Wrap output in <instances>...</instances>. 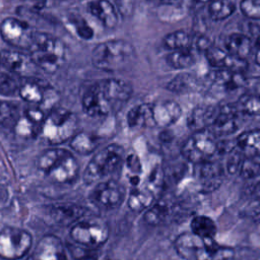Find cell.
Instances as JSON below:
<instances>
[{
	"mask_svg": "<svg viewBox=\"0 0 260 260\" xmlns=\"http://www.w3.org/2000/svg\"><path fill=\"white\" fill-rule=\"evenodd\" d=\"M243 156L244 155L239 149H233L232 151H230L229 157L226 159V171L229 172V174L234 175L240 171L241 165L244 159Z\"/></svg>",
	"mask_w": 260,
	"mask_h": 260,
	"instance_id": "obj_44",
	"label": "cell"
},
{
	"mask_svg": "<svg viewBox=\"0 0 260 260\" xmlns=\"http://www.w3.org/2000/svg\"><path fill=\"white\" fill-rule=\"evenodd\" d=\"M23 116L30 121L34 125L41 129V126L45 120V113L41 107H29L24 111Z\"/></svg>",
	"mask_w": 260,
	"mask_h": 260,
	"instance_id": "obj_45",
	"label": "cell"
},
{
	"mask_svg": "<svg viewBox=\"0 0 260 260\" xmlns=\"http://www.w3.org/2000/svg\"><path fill=\"white\" fill-rule=\"evenodd\" d=\"M32 260H68V258L61 239L55 235H46L37 244Z\"/></svg>",
	"mask_w": 260,
	"mask_h": 260,
	"instance_id": "obj_13",
	"label": "cell"
},
{
	"mask_svg": "<svg viewBox=\"0 0 260 260\" xmlns=\"http://www.w3.org/2000/svg\"><path fill=\"white\" fill-rule=\"evenodd\" d=\"M235 105L226 104L217 109L216 116L211 124V132L214 135H229L239 129L238 114Z\"/></svg>",
	"mask_w": 260,
	"mask_h": 260,
	"instance_id": "obj_16",
	"label": "cell"
},
{
	"mask_svg": "<svg viewBox=\"0 0 260 260\" xmlns=\"http://www.w3.org/2000/svg\"><path fill=\"white\" fill-rule=\"evenodd\" d=\"M173 210L174 204L171 201L161 198L145 210L143 218L148 225H159L167 221V219L173 213Z\"/></svg>",
	"mask_w": 260,
	"mask_h": 260,
	"instance_id": "obj_23",
	"label": "cell"
},
{
	"mask_svg": "<svg viewBox=\"0 0 260 260\" xmlns=\"http://www.w3.org/2000/svg\"><path fill=\"white\" fill-rule=\"evenodd\" d=\"M132 86L122 79H102L83 93L82 108L90 117L107 116L120 108L132 94Z\"/></svg>",
	"mask_w": 260,
	"mask_h": 260,
	"instance_id": "obj_1",
	"label": "cell"
},
{
	"mask_svg": "<svg viewBox=\"0 0 260 260\" xmlns=\"http://www.w3.org/2000/svg\"><path fill=\"white\" fill-rule=\"evenodd\" d=\"M31 246L32 237L23 229L5 226L0 231V258L3 260H19Z\"/></svg>",
	"mask_w": 260,
	"mask_h": 260,
	"instance_id": "obj_7",
	"label": "cell"
},
{
	"mask_svg": "<svg viewBox=\"0 0 260 260\" xmlns=\"http://www.w3.org/2000/svg\"><path fill=\"white\" fill-rule=\"evenodd\" d=\"M191 233L201 238H213L216 234L215 222L206 215H196L190 222Z\"/></svg>",
	"mask_w": 260,
	"mask_h": 260,
	"instance_id": "obj_32",
	"label": "cell"
},
{
	"mask_svg": "<svg viewBox=\"0 0 260 260\" xmlns=\"http://www.w3.org/2000/svg\"><path fill=\"white\" fill-rule=\"evenodd\" d=\"M196 2H199V3H209L210 2V0H195Z\"/></svg>",
	"mask_w": 260,
	"mask_h": 260,
	"instance_id": "obj_51",
	"label": "cell"
},
{
	"mask_svg": "<svg viewBox=\"0 0 260 260\" xmlns=\"http://www.w3.org/2000/svg\"><path fill=\"white\" fill-rule=\"evenodd\" d=\"M235 107L240 113L249 116L260 115V95L253 93H245L237 101Z\"/></svg>",
	"mask_w": 260,
	"mask_h": 260,
	"instance_id": "obj_35",
	"label": "cell"
},
{
	"mask_svg": "<svg viewBox=\"0 0 260 260\" xmlns=\"http://www.w3.org/2000/svg\"><path fill=\"white\" fill-rule=\"evenodd\" d=\"M0 61L5 69L16 75L30 76L36 72V68H38L29 56L13 50L0 52Z\"/></svg>",
	"mask_w": 260,
	"mask_h": 260,
	"instance_id": "obj_15",
	"label": "cell"
},
{
	"mask_svg": "<svg viewBox=\"0 0 260 260\" xmlns=\"http://www.w3.org/2000/svg\"><path fill=\"white\" fill-rule=\"evenodd\" d=\"M36 1H37V0H36ZM39 1H41V0H39Z\"/></svg>",
	"mask_w": 260,
	"mask_h": 260,
	"instance_id": "obj_54",
	"label": "cell"
},
{
	"mask_svg": "<svg viewBox=\"0 0 260 260\" xmlns=\"http://www.w3.org/2000/svg\"><path fill=\"white\" fill-rule=\"evenodd\" d=\"M125 189L116 180L102 181L95 185L89 194L90 201L102 209H116L125 200Z\"/></svg>",
	"mask_w": 260,
	"mask_h": 260,
	"instance_id": "obj_10",
	"label": "cell"
},
{
	"mask_svg": "<svg viewBox=\"0 0 260 260\" xmlns=\"http://www.w3.org/2000/svg\"><path fill=\"white\" fill-rule=\"evenodd\" d=\"M100 138L87 132L75 134L70 140V147L77 153L87 155L93 152L100 145Z\"/></svg>",
	"mask_w": 260,
	"mask_h": 260,
	"instance_id": "obj_28",
	"label": "cell"
},
{
	"mask_svg": "<svg viewBox=\"0 0 260 260\" xmlns=\"http://www.w3.org/2000/svg\"><path fill=\"white\" fill-rule=\"evenodd\" d=\"M178 255L185 260H232L234 250L219 245L213 238L183 233L174 242Z\"/></svg>",
	"mask_w": 260,
	"mask_h": 260,
	"instance_id": "obj_2",
	"label": "cell"
},
{
	"mask_svg": "<svg viewBox=\"0 0 260 260\" xmlns=\"http://www.w3.org/2000/svg\"><path fill=\"white\" fill-rule=\"evenodd\" d=\"M51 215L53 219L62 225H69L79 219L85 214L86 209L74 203H57L51 206Z\"/></svg>",
	"mask_w": 260,
	"mask_h": 260,
	"instance_id": "obj_19",
	"label": "cell"
},
{
	"mask_svg": "<svg viewBox=\"0 0 260 260\" xmlns=\"http://www.w3.org/2000/svg\"><path fill=\"white\" fill-rule=\"evenodd\" d=\"M126 167L131 175H140L142 172V166L139 157L134 153H131L126 157Z\"/></svg>",
	"mask_w": 260,
	"mask_h": 260,
	"instance_id": "obj_46",
	"label": "cell"
},
{
	"mask_svg": "<svg viewBox=\"0 0 260 260\" xmlns=\"http://www.w3.org/2000/svg\"><path fill=\"white\" fill-rule=\"evenodd\" d=\"M77 128L76 116L62 108L52 109L45 118L39 135L48 144L58 145L75 135Z\"/></svg>",
	"mask_w": 260,
	"mask_h": 260,
	"instance_id": "obj_4",
	"label": "cell"
},
{
	"mask_svg": "<svg viewBox=\"0 0 260 260\" xmlns=\"http://www.w3.org/2000/svg\"><path fill=\"white\" fill-rule=\"evenodd\" d=\"M124 158V148L119 144H109L96 152L87 164L83 172V181L86 185H91L112 174L122 165Z\"/></svg>",
	"mask_w": 260,
	"mask_h": 260,
	"instance_id": "obj_6",
	"label": "cell"
},
{
	"mask_svg": "<svg viewBox=\"0 0 260 260\" xmlns=\"http://www.w3.org/2000/svg\"><path fill=\"white\" fill-rule=\"evenodd\" d=\"M205 57L208 63L217 69H225L233 72L242 73L248 67L246 60L237 58L222 49L214 46H210L205 51Z\"/></svg>",
	"mask_w": 260,
	"mask_h": 260,
	"instance_id": "obj_14",
	"label": "cell"
},
{
	"mask_svg": "<svg viewBox=\"0 0 260 260\" xmlns=\"http://www.w3.org/2000/svg\"><path fill=\"white\" fill-rule=\"evenodd\" d=\"M30 59L35 65L48 73H54L65 61V47L58 39L46 32L35 31L29 49Z\"/></svg>",
	"mask_w": 260,
	"mask_h": 260,
	"instance_id": "obj_3",
	"label": "cell"
},
{
	"mask_svg": "<svg viewBox=\"0 0 260 260\" xmlns=\"http://www.w3.org/2000/svg\"><path fill=\"white\" fill-rule=\"evenodd\" d=\"M244 86L248 89L249 93L260 95V76L246 78Z\"/></svg>",
	"mask_w": 260,
	"mask_h": 260,
	"instance_id": "obj_47",
	"label": "cell"
},
{
	"mask_svg": "<svg viewBox=\"0 0 260 260\" xmlns=\"http://www.w3.org/2000/svg\"><path fill=\"white\" fill-rule=\"evenodd\" d=\"M165 178H166V175L161 166L155 165L151 169L149 175L147 176L144 187L147 190H149L155 197L162 190V187L165 185Z\"/></svg>",
	"mask_w": 260,
	"mask_h": 260,
	"instance_id": "obj_39",
	"label": "cell"
},
{
	"mask_svg": "<svg viewBox=\"0 0 260 260\" xmlns=\"http://www.w3.org/2000/svg\"><path fill=\"white\" fill-rule=\"evenodd\" d=\"M88 12L98 18L105 27L114 28L118 23L115 6L109 0H92L87 4Z\"/></svg>",
	"mask_w": 260,
	"mask_h": 260,
	"instance_id": "obj_20",
	"label": "cell"
},
{
	"mask_svg": "<svg viewBox=\"0 0 260 260\" xmlns=\"http://www.w3.org/2000/svg\"><path fill=\"white\" fill-rule=\"evenodd\" d=\"M192 37L189 32L183 29L172 31L165 36L164 38V46L172 51L191 48L192 46Z\"/></svg>",
	"mask_w": 260,
	"mask_h": 260,
	"instance_id": "obj_34",
	"label": "cell"
},
{
	"mask_svg": "<svg viewBox=\"0 0 260 260\" xmlns=\"http://www.w3.org/2000/svg\"><path fill=\"white\" fill-rule=\"evenodd\" d=\"M71 23L74 25L77 35L83 40H90L93 36L92 28L87 24V22L80 16L73 15L70 17Z\"/></svg>",
	"mask_w": 260,
	"mask_h": 260,
	"instance_id": "obj_42",
	"label": "cell"
},
{
	"mask_svg": "<svg viewBox=\"0 0 260 260\" xmlns=\"http://www.w3.org/2000/svg\"><path fill=\"white\" fill-rule=\"evenodd\" d=\"M240 9L242 13L249 18H260V0H242Z\"/></svg>",
	"mask_w": 260,
	"mask_h": 260,
	"instance_id": "obj_43",
	"label": "cell"
},
{
	"mask_svg": "<svg viewBox=\"0 0 260 260\" xmlns=\"http://www.w3.org/2000/svg\"><path fill=\"white\" fill-rule=\"evenodd\" d=\"M258 188H257V191L259 192V194H260V182H259V184H258V186H257Z\"/></svg>",
	"mask_w": 260,
	"mask_h": 260,
	"instance_id": "obj_52",
	"label": "cell"
},
{
	"mask_svg": "<svg viewBox=\"0 0 260 260\" xmlns=\"http://www.w3.org/2000/svg\"><path fill=\"white\" fill-rule=\"evenodd\" d=\"M72 254V257H73V260H98L96 256L89 253V251L87 250H83L81 249V253H77L75 252L74 254Z\"/></svg>",
	"mask_w": 260,
	"mask_h": 260,
	"instance_id": "obj_48",
	"label": "cell"
},
{
	"mask_svg": "<svg viewBox=\"0 0 260 260\" xmlns=\"http://www.w3.org/2000/svg\"><path fill=\"white\" fill-rule=\"evenodd\" d=\"M0 65H1V61H0Z\"/></svg>",
	"mask_w": 260,
	"mask_h": 260,
	"instance_id": "obj_53",
	"label": "cell"
},
{
	"mask_svg": "<svg viewBox=\"0 0 260 260\" xmlns=\"http://www.w3.org/2000/svg\"><path fill=\"white\" fill-rule=\"evenodd\" d=\"M197 86L198 82L196 77L193 74L184 72L174 76V78L167 83L166 88L178 94H183L195 90Z\"/></svg>",
	"mask_w": 260,
	"mask_h": 260,
	"instance_id": "obj_30",
	"label": "cell"
},
{
	"mask_svg": "<svg viewBox=\"0 0 260 260\" xmlns=\"http://www.w3.org/2000/svg\"><path fill=\"white\" fill-rule=\"evenodd\" d=\"M182 116L181 106L173 100H167L151 105L152 122L159 127L175 124Z\"/></svg>",
	"mask_w": 260,
	"mask_h": 260,
	"instance_id": "obj_17",
	"label": "cell"
},
{
	"mask_svg": "<svg viewBox=\"0 0 260 260\" xmlns=\"http://www.w3.org/2000/svg\"><path fill=\"white\" fill-rule=\"evenodd\" d=\"M208 77L214 84L228 90H234L240 86H244L246 80L242 73L225 69H215L209 73Z\"/></svg>",
	"mask_w": 260,
	"mask_h": 260,
	"instance_id": "obj_24",
	"label": "cell"
},
{
	"mask_svg": "<svg viewBox=\"0 0 260 260\" xmlns=\"http://www.w3.org/2000/svg\"><path fill=\"white\" fill-rule=\"evenodd\" d=\"M225 48L231 55L246 60L252 50L251 39L241 32L231 34L225 39Z\"/></svg>",
	"mask_w": 260,
	"mask_h": 260,
	"instance_id": "obj_25",
	"label": "cell"
},
{
	"mask_svg": "<svg viewBox=\"0 0 260 260\" xmlns=\"http://www.w3.org/2000/svg\"><path fill=\"white\" fill-rule=\"evenodd\" d=\"M18 136L23 138H32L40 133V128L28 121L24 116H21L16 126L13 129Z\"/></svg>",
	"mask_w": 260,
	"mask_h": 260,
	"instance_id": "obj_40",
	"label": "cell"
},
{
	"mask_svg": "<svg viewBox=\"0 0 260 260\" xmlns=\"http://www.w3.org/2000/svg\"><path fill=\"white\" fill-rule=\"evenodd\" d=\"M79 173V165L73 154L68 151L46 173L47 177L57 184H69L76 180Z\"/></svg>",
	"mask_w": 260,
	"mask_h": 260,
	"instance_id": "obj_12",
	"label": "cell"
},
{
	"mask_svg": "<svg viewBox=\"0 0 260 260\" xmlns=\"http://www.w3.org/2000/svg\"><path fill=\"white\" fill-rule=\"evenodd\" d=\"M0 35L7 44L18 49L29 50L32 45L35 31L25 22L8 17L0 24Z\"/></svg>",
	"mask_w": 260,
	"mask_h": 260,
	"instance_id": "obj_11",
	"label": "cell"
},
{
	"mask_svg": "<svg viewBox=\"0 0 260 260\" xmlns=\"http://www.w3.org/2000/svg\"><path fill=\"white\" fill-rule=\"evenodd\" d=\"M47 86L48 84H44L41 80L27 79L26 81L20 84L18 92L21 99L25 102L41 105Z\"/></svg>",
	"mask_w": 260,
	"mask_h": 260,
	"instance_id": "obj_27",
	"label": "cell"
},
{
	"mask_svg": "<svg viewBox=\"0 0 260 260\" xmlns=\"http://www.w3.org/2000/svg\"><path fill=\"white\" fill-rule=\"evenodd\" d=\"M236 147L245 157L260 156V130L253 129L241 133L236 138Z\"/></svg>",
	"mask_w": 260,
	"mask_h": 260,
	"instance_id": "obj_21",
	"label": "cell"
},
{
	"mask_svg": "<svg viewBox=\"0 0 260 260\" xmlns=\"http://www.w3.org/2000/svg\"><path fill=\"white\" fill-rule=\"evenodd\" d=\"M217 151L215 135L207 129L194 132L183 144L181 153L188 161L199 165L208 161Z\"/></svg>",
	"mask_w": 260,
	"mask_h": 260,
	"instance_id": "obj_8",
	"label": "cell"
},
{
	"mask_svg": "<svg viewBox=\"0 0 260 260\" xmlns=\"http://www.w3.org/2000/svg\"><path fill=\"white\" fill-rule=\"evenodd\" d=\"M20 81L18 75L12 73L7 69H0V93L11 95L19 90Z\"/></svg>",
	"mask_w": 260,
	"mask_h": 260,
	"instance_id": "obj_38",
	"label": "cell"
},
{
	"mask_svg": "<svg viewBox=\"0 0 260 260\" xmlns=\"http://www.w3.org/2000/svg\"><path fill=\"white\" fill-rule=\"evenodd\" d=\"M67 152L68 150L63 148H50L43 151L37 159L38 169L46 174L54 166V164Z\"/></svg>",
	"mask_w": 260,
	"mask_h": 260,
	"instance_id": "obj_37",
	"label": "cell"
},
{
	"mask_svg": "<svg viewBox=\"0 0 260 260\" xmlns=\"http://www.w3.org/2000/svg\"><path fill=\"white\" fill-rule=\"evenodd\" d=\"M216 113L217 109L210 106L196 107L189 114L187 125L193 132L206 129L208 126H211Z\"/></svg>",
	"mask_w": 260,
	"mask_h": 260,
	"instance_id": "obj_22",
	"label": "cell"
},
{
	"mask_svg": "<svg viewBox=\"0 0 260 260\" xmlns=\"http://www.w3.org/2000/svg\"><path fill=\"white\" fill-rule=\"evenodd\" d=\"M236 10V5L233 0H210L208 12L211 19L220 21L230 17Z\"/></svg>",
	"mask_w": 260,
	"mask_h": 260,
	"instance_id": "obj_33",
	"label": "cell"
},
{
	"mask_svg": "<svg viewBox=\"0 0 260 260\" xmlns=\"http://www.w3.org/2000/svg\"><path fill=\"white\" fill-rule=\"evenodd\" d=\"M154 195L145 187L132 188L129 193L127 204L128 207L135 212H141L149 208L153 204Z\"/></svg>",
	"mask_w": 260,
	"mask_h": 260,
	"instance_id": "obj_26",
	"label": "cell"
},
{
	"mask_svg": "<svg viewBox=\"0 0 260 260\" xmlns=\"http://www.w3.org/2000/svg\"><path fill=\"white\" fill-rule=\"evenodd\" d=\"M134 55L133 46L125 40H110L94 47L92 65L101 70L114 71L123 68Z\"/></svg>",
	"mask_w": 260,
	"mask_h": 260,
	"instance_id": "obj_5",
	"label": "cell"
},
{
	"mask_svg": "<svg viewBox=\"0 0 260 260\" xmlns=\"http://www.w3.org/2000/svg\"><path fill=\"white\" fill-rule=\"evenodd\" d=\"M166 62L174 69H186L195 64L196 58L192 49L186 48L172 51L166 57Z\"/></svg>",
	"mask_w": 260,
	"mask_h": 260,
	"instance_id": "obj_29",
	"label": "cell"
},
{
	"mask_svg": "<svg viewBox=\"0 0 260 260\" xmlns=\"http://www.w3.org/2000/svg\"><path fill=\"white\" fill-rule=\"evenodd\" d=\"M20 114L17 107L14 104L8 102H0V125L8 128L14 129L18 120L20 119Z\"/></svg>",
	"mask_w": 260,
	"mask_h": 260,
	"instance_id": "obj_36",
	"label": "cell"
},
{
	"mask_svg": "<svg viewBox=\"0 0 260 260\" xmlns=\"http://www.w3.org/2000/svg\"><path fill=\"white\" fill-rule=\"evenodd\" d=\"M240 175L245 179H251L260 174V162L256 158L245 157L241 165Z\"/></svg>",
	"mask_w": 260,
	"mask_h": 260,
	"instance_id": "obj_41",
	"label": "cell"
},
{
	"mask_svg": "<svg viewBox=\"0 0 260 260\" xmlns=\"http://www.w3.org/2000/svg\"><path fill=\"white\" fill-rule=\"evenodd\" d=\"M129 182L132 188H136L140 184V177L139 175H130L129 176Z\"/></svg>",
	"mask_w": 260,
	"mask_h": 260,
	"instance_id": "obj_50",
	"label": "cell"
},
{
	"mask_svg": "<svg viewBox=\"0 0 260 260\" xmlns=\"http://www.w3.org/2000/svg\"><path fill=\"white\" fill-rule=\"evenodd\" d=\"M70 237L75 243L87 249H94L107 242L109 228L101 219H83L72 225Z\"/></svg>",
	"mask_w": 260,
	"mask_h": 260,
	"instance_id": "obj_9",
	"label": "cell"
},
{
	"mask_svg": "<svg viewBox=\"0 0 260 260\" xmlns=\"http://www.w3.org/2000/svg\"><path fill=\"white\" fill-rule=\"evenodd\" d=\"M127 125L130 128L144 126L148 121H152L151 118V105L140 104L131 108L126 116Z\"/></svg>",
	"mask_w": 260,
	"mask_h": 260,
	"instance_id": "obj_31",
	"label": "cell"
},
{
	"mask_svg": "<svg viewBox=\"0 0 260 260\" xmlns=\"http://www.w3.org/2000/svg\"><path fill=\"white\" fill-rule=\"evenodd\" d=\"M254 60H255V63L260 66V36L257 38V41H256V44H255Z\"/></svg>",
	"mask_w": 260,
	"mask_h": 260,
	"instance_id": "obj_49",
	"label": "cell"
},
{
	"mask_svg": "<svg viewBox=\"0 0 260 260\" xmlns=\"http://www.w3.org/2000/svg\"><path fill=\"white\" fill-rule=\"evenodd\" d=\"M198 166L196 176L202 191L211 192L218 188L222 182L223 172L221 167L212 161H205Z\"/></svg>",
	"mask_w": 260,
	"mask_h": 260,
	"instance_id": "obj_18",
	"label": "cell"
}]
</instances>
